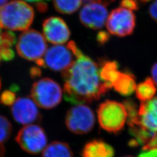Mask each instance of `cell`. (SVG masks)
Masks as SVG:
<instances>
[{"label":"cell","instance_id":"obj_1","mask_svg":"<svg viewBox=\"0 0 157 157\" xmlns=\"http://www.w3.org/2000/svg\"><path fill=\"white\" fill-rule=\"evenodd\" d=\"M72 52L76 60L62 72L65 99L75 105L98 100L109 90L100 78L98 65L78 45Z\"/></svg>","mask_w":157,"mask_h":157},{"label":"cell","instance_id":"obj_2","mask_svg":"<svg viewBox=\"0 0 157 157\" xmlns=\"http://www.w3.org/2000/svg\"><path fill=\"white\" fill-rule=\"evenodd\" d=\"M32 6L21 0H12L0 8V27L10 30H28L33 22Z\"/></svg>","mask_w":157,"mask_h":157},{"label":"cell","instance_id":"obj_3","mask_svg":"<svg viewBox=\"0 0 157 157\" xmlns=\"http://www.w3.org/2000/svg\"><path fill=\"white\" fill-rule=\"evenodd\" d=\"M99 124L104 130L117 133L124 128L128 113L124 104L117 101L107 100L97 109Z\"/></svg>","mask_w":157,"mask_h":157},{"label":"cell","instance_id":"obj_4","mask_svg":"<svg viewBox=\"0 0 157 157\" xmlns=\"http://www.w3.org/2000/svg\"><path fill=\"white\" fill-rule=\"evenodd\" d=\"M47 48V44L44 36L34 29L26 30L23 32L19 37L16 46L19 56L35 62L43 58Z\"/></svg>","mask_w":157,"mask_h":157},{"label":"cell","instance_id":"obj_5","mask_svg":"<svg viewBox=\"0 0 157 157\" xmlns=\"http://www.w3.org/2000/svg\"><path fill=\"white\" fill-rule=\"evenodd\" d=\"M30 94L37 106L44 109L56 107L62 100V89L52 78H44L36 81L32 86Z\"/></svg>","mask_w":157,"mask_h":157},{"label":"cell","instance_id":"obj_6","mask_svg":"<svg viewBox=\"0 0 157 157\" xmlns=\"http://www.w3.org/2000/svg\"><path fill=\"white\" fill-rule=\"evenodd\" d=\"M15 140L23 151L30 154H38L47 144L44 130L37 124H28L19 130Z\"/></svg>","mask_w":157,"mask_h":157},{"label":"cell","instance_id":"obj_7","mask_svg":"<svg viewBox=\"0 0 157 157\" xmlns=\"http://www.w3.org/2000/svg\"><path fill=\"white\" fill-rule=\"evenodd\" d=\"M65 124L67 129L73 133L86 134L91 131L94 126V113L90 107L86 105H76L68 110Z\"/></svg>","mask_w":157,"mask_h":157},{"label":"cell","instance_id":"obj_8","mask_svg":"<svg viewBox=\"0 0 157 157\" xmlns=\"http://www.w3.org/2000/svg\"><path fill=\"white\" fill-rule=\"evenodd\" d=\"M107 30L110 33L119 37L133 33L136 26V16L131 10L122 7L114 9L107 21Z\"/></svg>","mask_w":157,"mask_h":157},{"label":"cell","instance_id":"obj_9","mask_svg":"<svg viewBox=\"0 0 157 157\" xmlns=\"http://www.w3.org/2000/svg\"><path fill=\"white\" fill-rule=\"evenodd\" d=\"M75 58L73 52L67 45H55L46 51L43 58L36 63L40 67L56 72H63L72 65Z\"/></svg>","mask_w":157,"mask_h":157},{"label":"cell","instance_id":"obj_10","mask_svg":"<svg viewBox=\"0 0 157 157\" xmlns=\"http://www.w3.org/2000/svg\"><path fill=\"white\" fill-rule=\"evenodd\" d=\"M14 120L22 124H31L40 122L41 116L37 104L28 97H19L11 108Z\"/></svg>","mask_w":157,"mask_h":157},{"label":"cell","instance_id":"obj_11","mask_svg":"<svg viewBox=\"0 0 157 157\" xmlns=\"http://www.w3.org/2000/svg\"><path fill=\"white\" fill-rule=\"evenodd\" d=\"M44 37L53 44L65 43L71 36L69 27L63 19L58 17L47 18L43 23Z\"/></svg>","mask_w":157,"mask_h":157},{"label":"cell","instance_id":"obj_12","mask_svg":"<svg viewBox=\"0 0 157 157\" xmlns=\"http://www.w3.org/2000/svg\"><path fill=\"white\" fill-rule=\"evenodd\" d=\"M106 6L99 2L90 3L84 6L79 13L80 21L88 28L94 30L102 28L108 16Z\"/></svg>","mask_w":157,"mask_h":157},{"label":"cell","instance_id":"obj_13","mask_svg":"<svg viewBox=\"0 0 157 157\" xmlns=\"http://www.w3.org/2000/svg\"><path fill=\"white\" fill-rule=\"evenodd\" d=\"M138 114L141 126L152 132H157V97L142 102Z\"/></svg>","mask_w":157,"mask_h":157},{"label":"cell","instance_id":"obj_14","mask_svg":"<svg viewBox=\"0 0 157 157\" xmlns=\"http://www.w3.org/2000/svg\"><path fill=\"white\" fill-rule=\"evenodd\" d=\"M114 150L102 140H94L87 143L82 151V157H113Z\"/></svg>","mask_w":157,"mask_h":157},{"label":"cell","instance_id":"obj_15","mask_svg":"<svg viewBox=\"0 0 157 157\" xmlns=\"http://www.w3.org/2000/svg\"><path fill=\"white\" fill-rule=\"evenodd\" d=\"M118 62L115 61H105L99 69V75L101 81L109 90L119 78L121 72L118 70Z\"/></svg>","mask_w":157,"mask_h":157},{"label":"cell","instance_id":"obj_16","mask_svg":"<svg viewBox=\"0 0 157 157\" xmlns=\"http://www.w3.org/2000/svg\"><path fill=\"white\" fill-rule=\"evenodd\" d=\"M2 43L0 47V64L13 59L15 52L12 47L16 43V35L10 31L1 34Z\"/></svg>","mask_w":157,"mask_h":157},{"label":"cell","instance_id":"obj_17","mask_svg":"<svg viewBox=\"0 0 157 157\" xmlns=\"http://www.w3.org/2000/svg\"><path fill=\"white\" fill-rule=\"evenodd\" d=\"M113 87L121 95H131L136 89L135 76L130 73L121 72Z\"/></svg>","mask_w":157,"mask_h":157},{"label":"cell","instance_id":"obj_18","mask_svg":"<svg viewBox=\"0 0 157 157\" xmlns=\"http://www.w3.org/2000/svg\"><path fill=\"white\" fill-rule=\"evenodd\" d=\"M42 157H73V154L67 143L54 141L45 147Z\"/></svg>","mask_w":157,"mask_h":157},{"label":"cell","instance_id":"obj_19","mask_svg":"<svg viewBox=\"0 0 157 157\" xmlns=\"http://www.w3.org/2000/svg\"><path fill=\"white\" fill-rule=\"evenodd\" d=\"M129 132L133 137V139L129 142V145L131 147H136L139 145L145 146L149 143L156 133L149 131L141 126H135L130 128Z\"/></svg>","mask_w":157,"mask_h":157},{"label":"cell","instance_id":"obj_20","mask_svg":"<svg viewBox=\"0 0 157 157\" xmlns=\"http://www.w3.org/2000/svg\"><path fill=\"white\" fill-rule=\"evenodd\" d=\"M156 91L157 89L153 80L147 78L144 82L136 86V94L139 100L145 102L151 100Z\"/></svg>","mask_w":157,"mask_h":157},{"label":"cell","instance_id":"obj_21","mask_svg":"<svg viewBox=\"0 0 157 157\" xmlns=\"http://www.w3.org/2000/svg\"><path fill=\"white\" fill-rule=\"evenodd\" d=\"M56 11L71 15L77 11L82 5V0H53Z\"/></svg>","mask_w":157,"mask_h":157},{"label":"cell","instance_id":"obj_22","mask_svg":"<svg viewBox=\"0 0 157 157\" xmlns=\"http://www.w3.org/2000/svg\"><path fill=\"white\" fill-rule=\"evenodd\" d=\"M19 91V86L13 84L10 90L4 91L0 95V102L6 106H12L16 101V93Z\"/></svg>","mask_w":157,"mask_h":157},{"label":"cell","instance_id":"obj_23","mask_svg":"<svg viewBox=\"0 0 157 157\" xmlns=\"http://www.w3.org/2000/svg\"><path fill=\"white\" fill-rule=\"evenodd\" d=\"M12 132V126L7 118L0 115V144L9 139Z\"/></svg>","mask_w":157,"mask_h":157},{"label":"cell","instance_id":"obj_24","mask_svg":"<svg viewBox=\"0 0 157 157\" xmlns=\"http://www.w3.org/2000/svg\"><path fill=\"white\" fill-rule=\"evenodd\" d=\"M120 5L121 7L131 11L139 9V3L136 0H121Z\"/></svg>","mask_w":157,"mask_h":157},{"label":"cell","instance_id":"obj_25","mask_svg":"<svg viewBox=\"0 0 157 157\" xmlns=\"http://www.w3.org/2000/svg\"><path fill=\"white\" fill-rule=\"evenodd\" d=\"M138 157H157V148H150L143 150Z\"/></svg>","mask_w":157,"mask_h":157},{"label":"cell","instance_id":"obj_26","mask_svg":"<svg viewBox=\"0 0 157 157\" xmlns=\"http://www.w3.org/2000/svg\"><path fill=\"white\" fill-rule=\"evenodd\" d=\"M109 35L105 31H101L97 35V42L101 45H104L108 41L109 39Z\"/></svg>","mask_w":157,"mask_h":157},{"label":"cell","instance_id":"obj_27","mask_svg":"<svg viewBox=\"0 0 157 157\" xmlns=\"http://www.w3.org/2000/svg\"><path fill=\"white\" fill-rule=\"evenodd\" d=\"M149 13L152 19L157 22V0L151 4L149 8Z\"/></svg>","mask_w":157,"mask_h":157},{"label":"cell","instance_id":"obj_28","mask_svg":"<svg viewBox=\"0 0 157 157\" xmlns=\"http://www.w3.org/2000/svg\"><path fill=\"white\" fill-rule=\"evenodd\" d=\"M150 148H157V132H156L148 144L143 146V150Z\"/></svg>","mask_w":157,"mask_h":157},{"label":"cell","instance_id":"obj_29","mask_svg":"<svg viewBox=\"0 0 157 157\" xmlns=\"http://www.w3.org/2000/svg\"><path fill=\"white\" fill-rule=\"evenodd\" d=\"M36 7L37 9L41 12H45L47 9H48V6L47 4L44 2H37V4H36Z\"/></svg>","mask_w":157,"mask_h":157},{"label":"cell","instance_id":"obj_30","mask_svg":"<svg viewBox=\"0 0 157 157\" xmlns=\"http://www.w3.org/2000/svg\"><path fill=\"white\" fill-rule=\"evenodd\" d=\"M151 75L154 82L157 85V63L154 64L152 67Z\"/></svg>","mask_w":157,"mask_h":157},{"label":"cell","instance_id":"obj_31","mask_svg":"<svg viewBox=\"0 0 157 157\" xmlns=\"http://www.w3.org/2000/svg\"><path fill=\"white\" fill-rule=\"evenodd\" d=\"M41 73V70L38 67H33L30 69V75L33 78H37L39 76Z\"/></svg>","mask_w":157,"mask_h":157},{"label":"cell","instance_id":"obj_32","mask_svg":"<svg viewBox=\"0 0 157 157\" xmlns=\"http://www.w3.org/2000/svg\"><path fill=\"white\" fill-rule=\"evenodd\" d=\"M82 1L84 4H90V3H94V2H99V3L103 4L102 2V0H82Z\"/></svg>","mask_w":157,"mask_h":157},{"label":"cell","instance_id":"obj_33","mask_svg":"<svg viewBox=\"0 0 157 157\" xmlns=\"http://www.w3.org/2000/svg\"><path fill=\"white\" fill-rule=\"evenodd\" d=\"M29 2H44L45 1H50V0H26Z\"/></svg>","mask_w":157,"mask_h":157},{"label":"cell","instance_id":"obj_34","mask_svg":"<svg viewBox=\"0 0 157 157\" xmlns=\"http://www.w3.org/2000/svg\"><path fill=\"white\" fill-rule=\"evenodd\" d=\"M8 1V0H0V8L6 4Z\"/></svg>","mask_w":157,"mask_h":157},{"label":"cell","instance_id":"obj_35","mask_svg":"<svg viewBox=\"0 0 157 157\" xmlns=\"http://www.w3.org/2000/svg\"><path fill=\"white\" fill-rule=\"evenodd\" d=\"M1 27H0V47L1 45V43H2V39H1Z\"/></svg>","mask_w":157,"mask_h":157},{"label":"cell","instance_id":"obj_36","mask_svg":"<svg viewBox=\"0 0 157 157\" xmlns=\"http://www.w3.org/2000/svg\"><path fill=\"white\" fill-rule=\"evenodd\" d=\"M139 1H141V2H148V1H150L151 0H139Z\"/></svg>","mask_w":157,"mask_h":157},{"label":"cell","instance_id":"obj_37","mask_svg":"<svg viewBox=\"0 0 157 157\" xmlns=\"http://www.w3.org/2000/svg\"><path fill=\"white\" fill-rule=\"evenodd\" d=\"M1 88V78H0V90Z\"/></svg>","mask_w":157,"mask_h":157},{"label":"cell","instance_id":"obj_38","mask_svg":"<svg viewBox=\"0 0 157 157\" xmlns=\"http://www.w3.org/2000/svg\"><path fill=\"white\" fill-rule=\"evenodd\" d=\"M131 157V156H126V157Z\"/></svg>","mask_w":157,"mask_h":157}]
</instances>
